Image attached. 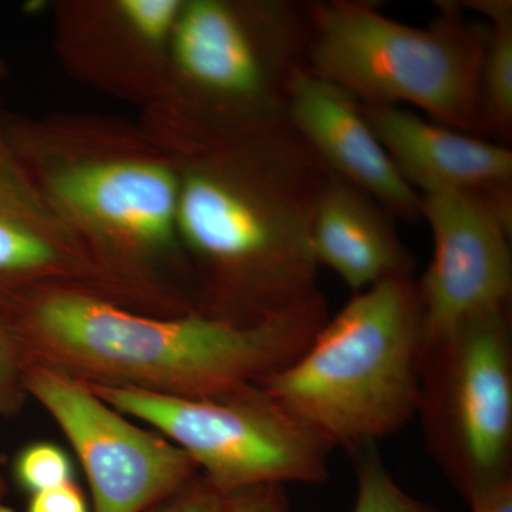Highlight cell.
Returning a JSON list of instances; mask_svg holds the SVG:
<instances>
[{"mask_svg":"<svg viewBox=\"0 0 512 512\" xmlns=\"http://www.w3.org/2000/svg\"><path fill=\"white\" fill-rule=\"evenodd\" d=\"M168 150L177 163L178 235L197 312L254 325L319 292L311 224L329 173L288 123Z\"/></svg>","mask_w":512,"mask_h":512,"instance_id":"1","label":"cell"},{"mask_svg":"<svg viewBox=\"0 0 512 512\" xmlns=\"http://www.w3.org/2000/svg\"><path fill=\"white\" fill-rule=\"evenodd\" d=\"M3 120L50 210L134 311H197L194 276L178 235L177 163L140 120L8 110Z\"/></svg>","mask_w":512,"mask_h":512,"instance_id":"2","label":"cell"},{"mask_svg":"<svg viewBox=\"0 0 512 512\" xmlns=\"http://www.w3.org/2000/svg\"><path fill=\"white\" fill-rule=\"evenodd\" d=\"M3 305L26 367L192 400L225 399L258 386L301 355L328 320L320 292L254 325L197 311L148 315L62 286Z\"/></svg>","mask_w":512,"mask_h":512,"instance_id":"3","label":"cell"},{"mask_svg":"<svg viewBox=\"0 0 512 512\" xmlns=\"http://www.w3.org/2000/svg\"><path fill=\"white\" fill-rule=\"evenodd\" d=\"M309 10L272 0H183L157 99L141 124L168 148L286 123V89L308 52Z\"/></svg>","mask_w":512,"mask_h":512,"instance_id":"4","label":"cell"},{"mask_svg":"<svg viewBox=\"0 0 512 512\" xmlns=\"http://www.w3.org/2000/svg\"><path fill=\"white\" fill-rule=\"evenodd\" d=\"M423 357L417 282L387 279L356 292L258 387L330 447L362 450L419 412Z\"/></svg>","mask_w":512,"mask_h":512,"instance_id":"5","label":"cell"},{"mask_svg":"<svg viewBox=\"0 0 512 512\" xmlns=\"http://www.w3.org/2000/svg\"><path fill=\"white\" fill-rule=\"evenodd\" d=\"M426 28L387 18L370 3L335 0L309 8L306 59L313 73L359 103L416 107L463 133L485 130L480 73L485 29L440 3Z\"/></svg>","mask_w":512,"mask_h":512,"instance_id":"6","label":"cell"},{"mask_svg":"<svg viewBox=\"0 0 512 512\" xmlns=\"http://www.w3.org/2000/svg\"><path fill=\"white\" fill-rule=\"evenodd\" d=\"M126 416L156 427L228 495L256 485L318 484L332 447L258 386L225 399L192 400L113 384L87 383Z\"/></svg>","mask_w":512,"mask_h":512,"instance_id":"7","label":"cell"},{"mask_svg":"<svg viewBox=\"0 0 512 512\" xmlns=\"http://www.w3.org/2000/svg\"><path fill=\"white\" fill-rule=\"evenodd\" d=\"M419 412L441 466L468 505L512 480L508 309L424 349Z\"/></svg>","mask_w":512,"mask_h":512,"instance_id":"8","label":"cell"},{"mask_svg":"<svg viewBox=\"0 0 512 512\" xmlns=\"http://www.w3.org/2000/svg\"><path fill=\"white\" fill-rule=\"evenodd\" d=\"M25 389L55 419L89 481L93 512H144L194 480L198 467L171 441L134 426L87 383L26 367Z\"/></svg>","mask_w":512,"mask_h":512,"instance_id":"9","label":"cell"},{"mask_svg":"<svg viewBox=\"0 0 512 512\" xmlns=\"http://www.w3.org/2000/svg\"><path fill=\"white\" fill-rule=\"evenodd\" d=\"M512 210L457 191L421 194L434 252L417 282L424 349L490 313L508 309L512 291Z\"/></svg>","mask_w":512,"mask_h":512,"instance_id":"10","label":"cell"},{"mask_svg":"<svg viewBox=\"0 0 512 512\" xmlns=\"http://www.w3.org/2000/svg\"><path fill=\"white\" fill-rule=\"evenodd\" d=\"M183 0H56L53 50L64 72L111 99L144 110L164 82Z\"/></svg>","mask_w":512,"mask_h":512,"instance_id":"11","label":"cell"},{"mask_svg":"<svg viewBox=\"0 0 512 512\" xmlns=\"http://www.w3.org/2000/svg\"><path fill=\"white\" fill-rule=\"evenodd\" d=\"M0 104V303L76 288L131 308L127 296L50 210L6 133Z\"/></svg>","mask_w":512,"mask_h":512,"instance_id":"12","label":"cell"},{"mask_svg":"<svg viewBox=\"0 0 512 512\" xmlns=\"http://www.w3.org/2000/svg\"><path fill=\"white\" fill-rule=\"evenodd\" d=\"M286 123L333 177L366 192L389 214L421 218V195L404 180L359 101L302 63L286 89Z\"/></svg>","mask_w":512,"mask_h":512,"instance_id":"13","label":"cell"},{"mask_svg":"<svg viewBox=\"0 0 512 512\" xmlns=\"http://www.w3.org/2000/svg\"><path fill=\"white\" fill-rule=\"evenodd\" d=\"M367 123L397 170L419 194L457 191L512 210V151L412 110L362 104Z\"/></svg>","mask_w":512,"mask_h":512,"instance_id":"14","label":"cell"},{"mask_svg":"<svg viewBox=\"0 0 512 512\" xmlns=\"http://www.w3.org/2000/svg\"><path fill=\"white\" fill-rule=\"evenodd\" d=\"M313 256L355 292L393 278H412L414 258L389 212L366 192L328 175L313 208Z\"/></svg>","mask_w":512,"mask_h":512,"instance_id":"15","label":"cell"},{"mask_svg":"<svg viewBox=\"0 0 512 512\" xmlns=\"http://www.w3.org/2000/svg\"><path fill=\"white\" fill-rule=\"evenodd\" d=\"M460 6L488 19L480 73L481 114L485 130L507 138L512 127V3L480 0Z\"/></svg>","mask_w":512,"mask_h":512,"instance_id":"16","label":"cell"},{"mask_svg":"<svg viewBox=\"0 0 512 512\" xmlns=\"http://www.w3.org/2000/svg\"><path fill=\"white\" fill-rule=\"evenodd\" d=\"M356 468L357 493L353 512H441L417 500L394 481L373 446L362 448Z\"/></svg>","mask_w":512,"mask_h":512,"instance_id":"17","label":"cell"},{"mask_svg":"<svg viewBox=\"0 0 512 512\" xmlns=\"http://www.w3.org/2000/svg\"><path fill=\"white\" fill-rule=\"evenodd\" d=\"M26 359L8 309L0 303V417L19 412L25 402Z\"/></svg>","mask_w":512,"mask_h":512,"instance_id":"18","label":"cell"},{"mask_svg":"<svg viewBox=\"0 0 512 512\" xmlns=\"http://www.w3.org/2000/svg\"><path fill=\"white\" fill-rule=\"evenodd\" d=\"M15 474L19 484L35 494L72 481V461L55 444L35 443L19 454Z\"/></svg>","mask_w":512,"mask_h":512,"instance_id":"19","label":"cell"},{"mask_svg":"<svg viewBox=\"0 0 512 512\" xmlns=\"http://www.w3.org/2000/svg\"><path fill=\"white\" fill-rule=\"evenodd\" d=\"M224 495L212 488L204 477L191 480L150 512H222Z\"/></svg>","mask_w":512,"mask_h":512,"instance_id":"20","label":"cell"},{"mask_svg":"<svg viewBox=\"0 0 512 512\" xmlns=\"http://www.w3.org/2000/svg\"><path fill=\"white\" fill-rule=\"evenodd\" d=\"M222 512H289L284 485H256L224 495Z\"/></svg>","mask_w":512,"mask_h":512,"instance_id":"21","label":"cell"},{"mask_svg":"<svg viewBox=\"0 0 512 512\" xmlns=\"http://www.w3.org/2000/svg\"><path fill=\"white\" fill-rule=\"evenodd\" d=\"M28 512H90L86 498L73 481L32 494Z\"/></svg>","mask_w":512,"mask_h":512,"instance_id":"22","label":"cell"},{"mask_svg":"<svg viewBox=\"0 0 512 512\" xmlns=\"http://www.w3.org/2000/svg\"><path fill=\"white\" fill-rule=\"evenodd\" d=\"M470 507L471 512H512V480L481 495Z\"/></svg>","mask_w":512,"mask_h":512,"instance_id":"23","label":"cell"},{"mask_svg":"<svg viewBox=\"0 0 512 512\" xmlns=\"http://www.w3.org/2000/svg\"><path fill=\"white\" fill-rule=\"evenodd\" d=\"M9 69L8 64H6L5 60L0 57V82H3V80L8 77Z\"/></svg>","mask_w":512,"mask_h":512,"instance_id":"24","label":"cell"},{"mask_svg":"<svg viewBox=\"0 0 512 512\" xmlns=\"http://www.w3.org/2000/svg\"><path fill=\"white\" fill-rule=\"evenodd\" d=\"M0 512H16L13 510L12 507H9V505L3 504V501L0 500Z\"/></svg>","mask_w":512,"mask_h":512,"instance_id":"25","label":"cell"},{"mask_svg":"<svg viewBox=\"0 0 512 512\" xmlns=\"http://www.w3.org/2000/svg\"><path fill=\"white\" fill-rule=\"evenodd\" d=\"M6 493V485L3 483L2 478H0V500H3V495Z\"/></svg>","mask_w":512,"mask_h":512,"instance_id":"26","label":"cell"}]
</instances>
